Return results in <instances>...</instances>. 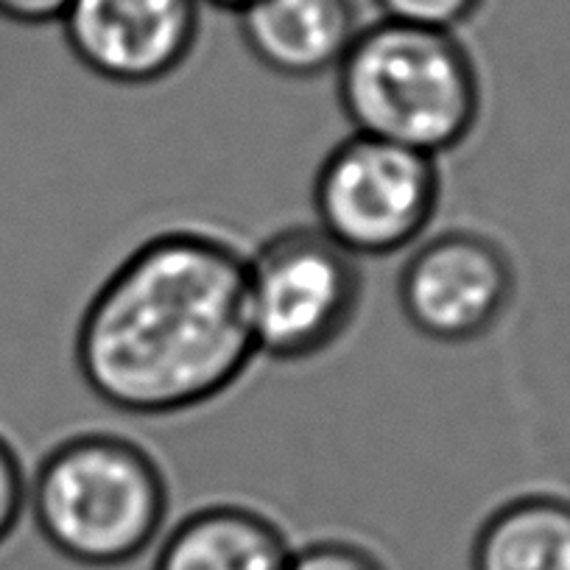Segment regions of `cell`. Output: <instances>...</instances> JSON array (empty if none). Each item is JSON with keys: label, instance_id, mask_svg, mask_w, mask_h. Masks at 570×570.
I'll use <instances>...</instances> for the list:
<instances>
[{"label": "cell", "instance_id": "5b68a950", "mask_svg": "<svg viewBox=\"0 0 570 570\" xmlns=\"http://www.w3.org/2000/svg\"><path fill=\"white\" fill-rule=\"evenodd\" d=\"M440 199V160L355 131L327 151L311 190L314 227L358 261L420 244Z\"/></svg>", "mask_w": 570, "mask_h": 570}, {"label": "cell", "instance_id": "277c9868", "mask_svg": "<svg viewBox=\"0 0 570 570\" xmlns=\"http://www.w3.org/2000/svg\"><path fill=\"white\" fill-rule=\"evenodd\" d=\"M361 305V261L314 224L277 229L246 255V311L263 358H320L347 336Z\"/></svg>", "mask_w": 570, "mask_h": 570}, {"label": "cell", "instance_id": "5bb4252c", "mask_svg": "<svg viewBox=\"0 0 570 570\" xmlns=\"http://www.w3.org/2000/svg\"><path fill=\"white\" fill-rule=\"evenodd\" d=\"M70 0H0V20L14 26H40L59 23Z\"/></svg>", "mask_w": 570, "mask_h": 570}, {"label": "cell", "instance_id": "7a4b0ae2", "mask_svg": "<svg viewBox=\"0 0 570 570\" xmlns=\"http://www.w3.org/2000/svg\"><path fill=\"white\" fill-rule=\"evenodd\" d=\"M171 490L149 448L115 431L57 442L29 473V514L42 540L90 570L131 564L168 523Z\"/></svg>", "mask_w": 570, "mask_h": 570}, {"label": "cell", "instance_id": "30bf717a", "mask_svg": "<svg viewBox=\"0 0 570 570\" xmlns=\"http://www.w3.org/2000/svg\"><path fill=\"white\" fill-rule=\"evenodd\" d=\"M470 570H570V501L520 495L487 514Z\"/></svg>", "mask_w": 570, "mask_h": 570}, {"label": "cell", "instance_id": "52a82bcc", "mask_svg": "<svg viewBox=\"0 0 570 570\" xmlns=\"http://www.w3.org/2000/svg\"><path fill=\"white\" fill-rule=\"evenodd\" d=\"M199 0H70L65 46L96 79L149 87L185 68L202 35Z\"/></svg>", "mask_w": 570, "mask_h": 570}, {"label": "cell", "instance_id": "7c38bea8", "mask_svg": "<svg viewBox=\"0 0 570 570\" xmlns=\"http://www.w3.org/2000/svg\"><path fill=\"white\" fill-rule=\"evenodd\" d=\"M288 570H389L377 553L353 540L322 537L294 548Z\"/></svg>", "mask_w": 570, "mask_h": 570}, {"label": "cell", "instance_id": "ba28073f", "mask_svg": "<svg viewBox=\"0 0 570 570\" xmlns=\"http://www.w3.org/2000/svg\"><path fill=\"white\" fill-rule=\"evenodd\" d=\"M235 18L252 59L283 79L336 73L364 29L355 0H255Z\"/></svg>", "mask_w": 570, "mask_h": 570}, {"label": "cell", "instance_id": "6da1fadb", "mask_svg": "<svg viewBox=\"0 0 570 570\" xmlns=\"http://www.w3.org/2000/svg\"><path fill=\"white\" fill-rule=\"evenodd\" d=\"M76 370L107 409L174 416L227 394L257 358L246 255L205 229L137 244L81 311Z\"/></svg>", "mask_w": 570, "mask_h": 570}, {"label": "cell", "instance_id": "4fadbf2b", "mask_svg": "<svg viewBox=\"0 0 570 570\" xmlns=\"http://www.w3.org/2000/svg\"><path fill=\"white\" fill-rule=\"evenodd\" d=\"M29 514V473L18 448L0 434V546Z\"/></svg>", "mask_w": 570, "mask_h": 570}, {"label": "cell", "instance_id": "9c48e42d", "mask_svg": "<svg viewBox=\"0 0 570 570\" xmlns=\"http://www.w3.org/2000/svg\"><path fill=\"white\" fill-rule=\"evenodd\" d=\"M292 551L277 520L261 509L207 503L160 537L151 570H288Z\"/></svg>", "mask_w": 570, "mask_h": 570}, {"label": "cell", "instance_id": "3957f363", "mask_svg": "<svg viewBox=\"0 0 570 570\" xmlns=\"http://www.w3.org/2000/svg\"><path fill=\"white\" fill-rule=\"evenodd\" d=\"M336 98L355 135L434 160L473 135L484 107L462 37L392 20L364 23L336 68Z\"/></svg>", "mask_w": 570, "mask_h": 570}, {"label": "cell", "instance_id": "8992f818", "mask_svg": "<svg viewBox=\"0 0 570 570\" xmlns=\"http://www.w3.org/2000/svg\"><path fill=\"white\" fill-rule=\"evenodd\" d=\"M514 297V268L501 244L475 229L428 235L397 277L405 322L436 344L484 338Z\"/></svg>", "mask_w": 570, "mask_h": 570}, {"label": "cell", "instance_id": "9a60e30c", "mask_svg": "<svg viewBox=\"0 0 570 570\" xmlns=\"http://www.w3.org/2000/svg\"><path fill=\"white\" fill-rule=\"evenodd\" d=\"M202 7H210L218 9V12H229V14H238L244 12L246 7H252L255 0H199Z\"/></svg>", "mask_w": 570, "mask_h": 570}, {"label": "cell", "instance_id": "8fae6325", "mask_svg": "<svg viewBox=\"0 0 570 570\" xmlns=\"http://www.w3.org/2000/svg\"><path fill=\"white\" fill-rule=\"evenodd\" d=\"M372 7L377 9V20L459 35L487 7V0H372Z\"/></svg>", "mask_w": 570, "mask_h": 570}]
</instances>
